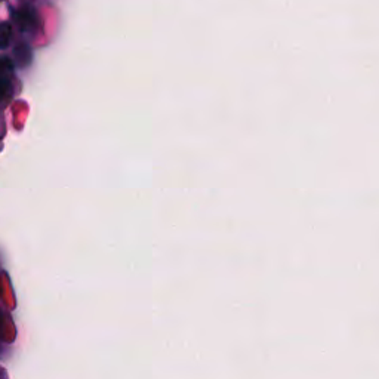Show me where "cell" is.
Masks as SVG:
<instances>
[{
    "label": "cell",
    "mask_w": 379,
    "mask_h": 379,
    "mask_svg": "<svg viewBox=\"0 0 379 379\" xmlns=\"http://www.w3.org/2000/svg\"><path fill=\"white\" fill-rule=\"evenodd\" d=\"M13 21L23 33H33L40 27L39 13L32 6H23L13 12Z\"/></svg>",
    "instance_id": "6da1fadb"
},
{
    "label": "cell",
    "mask_w": 379,
    "mask_h": 379,
    "mask_svg": "<svg viewBox=\"0 0 379 379\" xmlns=\"http://www.w3.org/2000/svg\"><path fill=\"white\" fill-rule=\"evenodd\" d=\"M13 57H15V63L18 67H27L32 63L33 53L32 48L27 44H20L15 49H13Z\"/></svg>",
    "instance_id": "7a4b0ae2"
},
{
    "label": "cell",
    "mask_w": 379,
    "mask_h": 379,
    "mask_svg": "<svg viewBox=\"0 0 379 379\" xmlns=\"http://www.w3.org/2000/svg\"><path fill=\"white\" fill-rule=\"evenodd\" d=\"M12 40V24L8 21L0 23V51H5Z\"/></svg>",
    "instance_id": "3957f363"
},
{
    "label": "cell",
    "mask_w": 379,
    "mask_h": 379,
    "mask_svg": "<svg viewBox=\"0 0 379 379\" xmlns=\"http://www.w3.org/2000/svg\"><path fill=\"white\" fill-rule=\"evenodd\" d=\"M11 94H12L11 76L0 73V103H4L5 100H8V98L11 96Z\"/></svg>",
    "instance_id": "277c9868"
},
{
    "label": "cell",
    "mask_w": 379,
    "mask_h": 379,
    "mask_svg": "<svg viewBox=\"0 0 379 379\" xmlns=\"http://www.w3.org/2000/svg\"><path fill=\"white\" fill-rule=\"evenodd\" d=\"M13 67H15V64H13V61L11 58H8V57L0 58V73H2V75L12 76Z\"/></svg>",
    "instance_id": "5b68a950"
},
{
    "label": "cell",
    "mask_w": 379,
    "mask_h": 379,
    "mask_svg": "<svg viewBox=\"0 0 379 379\" xmlns=\"http://www.w3.org/2000/svg\"><path fill=\"white\" fill-rule=\"evenodd\" d=\"M0 325H2V317H0Z\"/></svg>",
    "instance_id": "8992f818"
}]
</instances>
